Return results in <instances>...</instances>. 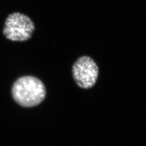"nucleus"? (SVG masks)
I'll list each match as a JSON object with an SVG mask.
<instances>
[{"label": "nucleus", "instance_id": "nucleus-2", "mask_svg": "<svg viewBox=\"0 0 146 146\" xmlns=\"http://www.w3.org/2000/svg\"><path fill=\"white\" fill-rule=\"evenodd\" d=\"M35 30L34 22L26 15L13 12L6 18L3 33L13 42H25L31 38Z\"/></svg>", "mask_w": 146, "mask_h": 146}, {"label": "nucleus", "instance_id": "nucleus-1", "mask_svg": "<svg viewBox=\"0 0 146 146\" xmlns=\"http://www.w3.org/2000/svg\"><path fill=\"white\" fill-rule=\"evenodd\" d=\"M13 99L20 106L33 107L44 99L46 89L43 82L33 76H23L17 79L12 88Z\"/></svg>", "mask_w": 146, "mask_h": 146}, {"label": "nucleus", "instance_id": "nucleus-3", "mask_svg": "<svg viewBox=\"0 0 146 146\" xmlns=\"http://www.w3.org/2000/svg\"><path fill=\"white\" fill-rule=\"evenodd\" d=\"M99 74V68L93 58L82 56L72 66V75L76 83L84 89L90 88L95 85Z\"/></svg>", "mask_w": 146, "mask_h": 146}]
</instances>
